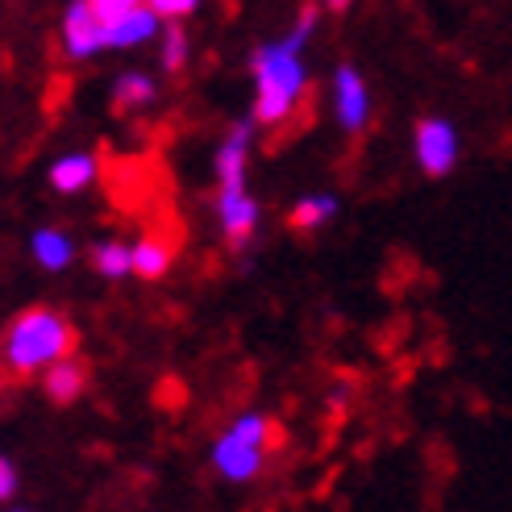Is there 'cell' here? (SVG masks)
Masks as SVG:
<instances>
[{"mask_svg":"<svg viewBox=\"0 0 512 512\" xmlns=\"http://www.w3.org/2000/svg\"><path fill=\"white\" fill-rule=\"evenodd\" d=\"M254 84H259V96H254V121L263 125H284L292 117V109L300 105L304 88H309V75H304L300 50L284 38L275 46H263L254 55Z\"/></svg>","mask_w":512,"mask_h":512,"instance_id":"2","label":"cell"},{"mask_svg":"<svg viewBox=\"0 0 512 512\" xmlns=\"http://www.w3.org/2000/svg\"><path fill=\"white\" fill-rule=\"evenodd\" d=\"M150 100H155V84H150L146 75H138V71L121 75V80L113 84V105H117L121 113L142 109V105H150Z\"/></svg>","mask_w":512,"mask_h":512,"instance_id":"15","label":"cell"},{"mask_svg":"<svg viewBox=\"0 0 512 512\" xmlns=\"http://www.w3.org/2000/svg\"><path fill=\"white\" fill-rule=\"evenodd\" d=\"M105 34H109V46H138V42H150L159 34V13L155 9H125L121 17L105 21Z\"/></svg>","mask_w":512,"mask_h":512,"instance_id":"9","label":"cell"},{"mask_svg":"<svg viewBox=\"0 0 512 512\" xmlns=\"http://www.w3.org/2000/svg\"><path fill=\"white\" fill-rule=\"evenodd\" d=\"M417 163L429 175H450L458 163V134L442 117H425L417 125Z\"/></svg>","mask_w":512,"mask_h":512,"instance_id":"4","label":"cell"},{"mask_svg":"<svg viewBox=\"0 0 512 512\" xmlns=\"http://www.w3.org/2000/svg\"><path fill=\"white\" fill-rule=\"evenodd\" d=\"M246 155H250V125H234L229 138L217 150V175H221V188H242V175H246Z\"/></svg>","mask_w":512,"mask_h":512,"instance_id":"10","label":"cell"},{"mask_svg":"<svg viewBox=\"0 0 512 512\" xmlns=\"http://www.w3.org/2000/svg\"><path fill=\"white\" fill-rule=\"evenodd\" d=\"M163 67L175 75L188 67V34L179 30V25H171V30L163 34Z\"/></svg>","mask_w":512,"mask_h":512,"instance_id":"18","label":"cell"},{"mask_svg":"<svg viewBox=\"0 0 512 512\" xmlns=\"http://www.w3.org/2000/svg\"><path fill=\"white\" fill-rule=\"evenodd\" d=\"M338 213V200L334 196H304L296 209H292V229H300V234H309V229H317V225H325L329 217Z\"/></svg>","mask_w":512,"mask_h":512,"instance_id":"16","label":"cell"},{"mask_svg":"<svg viewBox=\"0 0 512 512\" xmlns=\"http://www.w3.org/2000/svg\"><path fill=\"white\" fill-rule=\"evenodd\" d=\"M92 179H96V159L92 155H67V159H59L55 167H50V188L63 192V196L84 192Z\"/></svg>","mask_w":512,"mask_h":512,"instance_id":"12","label":"cell"},{"mask_svg":"<svg viewBox=\"0 0 512 512\" xmlns=\"http://www.w3.org/2000/svg\"><path fill=\"white\" fill-rule=\"evenodd\" d=\"M75 325L59 317L55 309H25L13 325L5 342H0V367L13 379H25L34 371H46L50 363H59L75 350Z\"/></svg>","mask_w":512,"mask_h":512,"instance_id":"1","label":"cell"},{"mask_svg":"<svg viewBox=\"0 0 512 512\" xmlns=\"http://www.w3.org/2000/svg\"><path fill=\"white\" fill-rule=\"evenodd\" d=\"M263 458H267L263 446H250V442L234 438V433H225V438L217 442V450H213V463L225 479H254L263 467Z\"/></svg>","mask_w":512,"mask_h":512,"instance_id":"7","label":"cell"},{"mask_svg":"<svg viewBox=\"0 0 512 512\" xmlns=\"http://www.w3.org/2000/svg\"><path fill=\"white\" fill-rule=\"evenodd\" d=\"M334 96H338V121H342V130L358 134L371 121V96H367L363 75H358L354 67H342L338 80H334Z\"/></svg>","mask_w":512,"mask_h":512,"instance_id":"6","label":"cell"},{"mask_svg":"<svg viewBox=\"0 0 512 512\" xmlns=\"http://www.w3.org/2000/svg\"><path fill=\"white\" fill-rule=\"evenodd\" d=\"M175 250H179L175 238L146 234V238L134 246V271H138L142 279H159V275H167V267H171V259H175Z\"/></svg>","mask_w":512,"mask_h":512,"instance_id":"11","label":"cell"},{"mask_svg":"<svg viewBox=\"0 0 512 512\" xmlns=\"http://www.w3.org/2000/svg\"><path fill=\"white\" fill-rule=\"evenodd\" d=\"M63 46L71 59H92L100 50L109 46V34H105V17H100L88 0H75L63 17Z\"/></svg>","mask_w":512,"mask_h":512,"instance_id":"3","label":"cell"},{"mask_svg":"<svg viewBox=\"0 0 512 512\" xmlns=\"http://www.w3.org/2000/svg\"><path fill=\"white\" fill-rule=\"evenodd\" d=\"M71 254H75V246L67 242L63 229H38V234H34V259L46 271H63L71 263Z\"/></svg>","mask_w":512,"mask_h":512,"instance_id":"13","label":"cell"},{"mask_svg":"<svg viewBox=\"0 0 512 512\" xmlns=\"http://www.w3.org/2000/svg\"><path fill=\"white\" fill-rule=\"evenodd\" d=\"M229 433L242 438V442H250V446H263V450H275L279 446V429L263 413H242L234 425H229Z\"/></svg>","mask_w":512,"mask_h":512,"instance_id":"17","label":"cell"},{"mask_svg":"<svg viewBox=\"0 0 512 512\" xmlns=\"http://www.w3.org/2000/svg\"><path fill=\"white\" fill-rule=\"evenodd\" d=\"M92 267L105 279H121L134 271V250L125 242H96L92 246Z\"/></svg>","mask_w":512,"mask_h":512,"instance_id":"14","label":"cell"},{"mask_svg":"<svg viewBox=\"0 0 512 512\" xmlns=\"http://www.w3.org/2000/svg\"><path fill=\"white\" fill-rule=\"evenodd\" d=\"M217 213H221V229L234 246H246L254 225H259V204L246 196V188H221L217 192Z\"/></svg>","mask_w":512,"mask_h":512,"instance_id":"5","label":"cell"},{"mask_svg":"<svg viewBox=\"0 0 512 512\" xmlns=\"http://www.w3.org/2000/svg\"><path fill=\"white\" fill-rule=\"evenodd\" d=\"M17 492V475H13V467L0 458V500H9Z\"/></svg>","mask_w":512,"mask_h":512,"instance_id":"21","label":"cell"},{"mask_svg":"<svg viewBox=\"0 0 512 512\" xmlns=\"http://www.w3.org/2000/svg\"><path fill=\"white\" fill-rule=\"evenodd\" d=\"M150 9H155L159 17H167V21H179V17H188L200 0H146Z\"/></svg>","mask_w":512,"mask_h":512,"instance_id":"19","label":"cell"},{"mask_svg":"<svg viewBox=\"0 0 512 512\" xmlns=\"http://www.w3.org/2000/svg\"><path fill=\"white\" fill-rule=\"evenodd\" d=\"M88 5L105 17V21H113V17H121L125 9H134V5H146V0H88Z\"/></svg>","mask_w":512,"mask_h":512,"instance_id":"20","label":"cell"},{"mask_svg":"<svg viewBox=\"0 0 512 512\" xmlns=\"http://www.w3.org/2000/svg\"><path fill=\"white\" fill-rule=\"evenodd\" d=\"M42 388L46 396L55 400V404H71V400H80L84 388H88V363H80V358H59V363H50L46 375H42Z\"/></svg>","mask_w":512,"mask_h":512,"instance_id":"8","label":"cell"},{"mask_svg":"<svg viewBox=\"0 0 512 512\" xmlns=\"http://www.w3.org/2000/svg\"><path fill=\"white\" fill-rule=\"evenodd\" d=\"M350 5H354V0H325V9H329V13H346Z\"/></svg>","mask_w":512,"mask_h":512,"instance_id":"22","label":"cell"}]
</instances>
